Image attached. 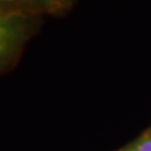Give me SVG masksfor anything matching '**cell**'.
Instances as JSON below:
<instances>
[{
    "label": "cell",
    "instance_id": "obj_2",
    "mask_svg": "<svg viewBox=\"0 0 151 151\" xmlns=\"http://www.w3.org/2000/svg\"><path fill=\"white\" fill-rule=\"evenodd\" d=\"M120 151H151V127L145 131L137 140Z\"/></svg>",
    "mask_w": 151,
    "mask_h": 151
},
{
    "label": "cell",
    "instance_id": "obj_3",
    "mask_svg": "<svg viewBox=\"0 0 151 151\" xmlns=\"http://www.w3.org/2000/svg\"><path fill=\"white\" fill-rule=\"evenodd\" d=\"M19 0H0L1 4H13V3H17Z\"/></svg>",
    "mask_w": 151,
    "mask_h": 151
},
{
    "label": "cell",
    "instance_id": "obj_1",
    "mask_svg": "<svg viewBox=\"0 0 151 151\" xmlns=\"http://www.w3.org/2000/svg\"><path fill=\"white\" fill-rule=\"evenodd\" d=\"M20 24L17 18L12 14L0 12V60L6 55L17 45V39L20 34Z\"/></svg>",
    "mask_w": 151,
    "mask_h": 151
},
{
    "label": "cell",
    "instance_id": "obj_4",
    "mask_svg": "<svg viewBox=\"0 0 151 151\" xmlns=\"http://www.w3.org/2000/svg\"><path fill=\"white\" fill-rule=\"evenodd\" d=\"M49 1H53V3H59V1H63V0H49Z\"/></svg>",
    "mask_w": 151,
    "mask_h": 151
}]
</instances>
